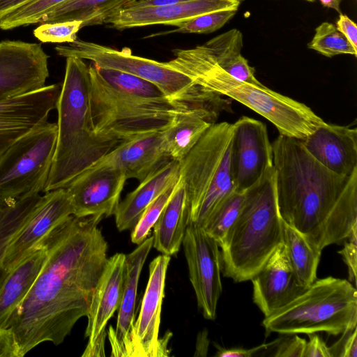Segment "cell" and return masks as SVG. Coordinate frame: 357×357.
<instances>
[{"label": "cell", "instance_id": "obj_1", "mask_svg": "<svg viewBox=\"0 0 357 357\" xmlns=\"http://www.w3.org/2000/svg\"><path fill=\"white\" fill-rule=\"evenodd\" d=\"M102 218L71 215L45 236L47 260L9 326L22 356L43 342L60 344L87 316L108 259Z\"/></svg>", "mask_w": 357, "mask_h": 357}, {"label": "cell", "instance_id": "obj_2", "mask_svg": "<svg viewBox=\"0 0 357 357\" xmlns=\"http://www.w3.org/2000/svg\"><path fill=\"white\" fill-rule=\"evenodd\" d=\"M272 148L283 221L321 252L345 241L357 228V169L349 177L331 172L294 137L280 134Z\"/></svg>", "mask_w": 357, "mask_h": 357}, {"label": "cell", "instance_id": "obj_3", "mask_svg": "<svg viewBox=\"0 0 357 357\" xmlns=\"http://www.w3.org/2000/svg\"><path fill=\"white\" fill-rule=\"evenodd\" d=\"M57 139L45 192L66 188L122 141L96 131L90 105V75L83 59L66 58L56 101Z\"/></svg>", "mask_w": 357, "mask_h": 357}, {"label": "cell", "instance_id": "obj_4", "mask_svg": "<svg viewBox=\"0 0 357 357\" xmlns=\"http://www.w3.org/2000/svg\"><path fill=\"white\" fill-rule=\"evenodd\" d=\"M174 58L164 62L188 76L204 89L233 98L271 121L280 135L304 139L326 122L309 107L269 89L239 81L217 63L205 44L174 51Z\"/></svg>", "mask_w": 357, "mask_h": 357}, {"label": "cell", "instance_id": "obj_5", "mask_svg": "<svg viewBox=\"0 0 357 357\" xmlns=\"http://www.w3.org/2000/svg\"><path fill=\"white\" fill-rule=\"evenodd\" d=\"M282 243L273 167L244 192L238 215L219 246L224 276L250 280Z\"/></svg>", "mask_w": 357, "mask_h": 357}, {"label": "cell", "instance_id": "obj_6", "mask_svg": "<svg viewBox=\"0 0 357 357\" xmlns=\"http://www.w3.org/2000/svg\"><path fill=\"white\" fill-rule=\"evenodd\" d=\"M233 132V123H213L179 162L190 222L200 227L235 192L231 170Z\"/></svg>", "mask_w": 357, "mask_h": 357}, {"label": "cell", "instance_id": "obj_7", "mask_svg": "<svg viewBox=\"0 0 357 357\" xmlns=\"http://www.w3.org/2000/svg\"><path fill=\"white\" fill-rule=\"evenodd\" d=\"M357 291L344 279H317L298 296L265 317L266 334L325 332L338 335L356 327Z\"/></svg>", "mask_w": 357, "mask_h": 357}, {"label": "cell", "instance_id": "obj_8", "mask_svg": "<svg viewBox=\"0 0 357 357\" xmlns=\"http://www.w3.org/2000/svg\"><path fill=\"white\" fill-rule=\"evenodd\" d=\"M89 69L91 112L98 133L123 141L162 131L177 113L195 111L182 100L149 99L121 92L98 75L93 63Z\"/></svg>", "mask_w": 357, "mask_h": 357}, {"label": "cell", "instance_id": "obj_9", "mask_svg": "<svg viewBox=\"0 0 357 357\" xmlns=\"http://www.w3.org/2000/svg\"><path fill=\"white\" fill-rule=\"evenodd\" d=\"M58 55L87 59L96 65L125 72L153 82L169 99L182 100L197 108L204 107L211 93L195 84L185 74L158 62L132 54L130 49L117 50L95 43L76 39L55 47Z\"/></svg>", "mask_w": 357, "mask_h": 357}, {"label": "cell", "instance_id": "obj_10", "mask_svg": "<svg viewBox=\"0 0 357 357\" xmlns=\"http://www.w3.org/2000/svg\"><path fill=\"white\" fill-rule=\"evenodd\" d=\"M57 124L48 121L17 139L0 157V199L44 192L54 155Z\"/></svg>", "mask_w": 357, "mask_h": 357}, {"label": "cell", "instance_id": "obj_11", "mask_svg": "<svg viewBox=\"0 0 357 357\" xmlns=\"http://www.w3.org/2000/svg\"><path fill=\"white\" fill-rule=\"evenodd\" d=\"M182 244L198 307L205 319L214 320L222 290L218 243L202 227L189 222Z\"/></svg>", "mask_w": 357, "mask_h": 357}, {"label": "cell", "instance_id": "obj_12", "mask_svg": "<svg viewBox=\"0 0 357 357\" xmlns=\"http://www.w3.org/2000/svg\"><path fill=\"white\" fill-rule=\"evenodd\" d=\"M233 124L231 175L235 191L244 192L273 168V148L261 121L243 116Z\"/></svg>", "mask_w": 357, "mask_h": 357}, {"label": "cell", "instance_id": "obj_13", "mask_svg": "<svg viewBox=\"0 0 357 357\" xmlns=\"http://www.w3.org/2000/svg\"><path fill=\"white\" fill-rule=\"evenodd\" d=\"M48 58L40 44L0 41V99L45 86L49 77Z\"/></svg>", "mask_w": 357, "mask_h": 357}, {"label": "cell", "instance_id": "obj_14", "mask_svg": "<svg viewBox=\"0 0 357 357\" xmlns=\"http://www.w3.org/2000/svg\"><path fill=\"white\" fill-rule=\"evenodd\" d=\"M126 180L124 173L116 167L91 165L66 187L71 197L73 215L103 218L114 215Z\"/></svg>", "mask_w": 357, "mask_h": 357}, {"label": "cell", "instance_id": "obj_15", "mask_svg": "<svg viewBox=\"0 0 357 357\" xmlns=\"http://www.w3.org/2000/svg\"><path fill=\"white\" fill-rule=\"evenodd\" d=\"M71 215H73V207L66 188L45 192L10 240L2 267L9 274L36 244Z\"/></svg>", "mask_w": 357, "mask_h": 357}, {"label": "cell", "instance_id": "obj_16", "mask_svg": "<svg viewBox=\"0 0 357 357\" xmlns=\"http://www.w3.org/2000/svg\"><path fill=\"white\" fill-rule=\"evenodd\" d=\"M61 84L0 99V157L20 137L47 121L56 108Z\"/></svg>", "mask_w": 357, "mask_h": 357}, {"label": "cell", "instance_id": "obj_17", "mask_svg": "<svg viewBox=\"0 0 357 357\" xmlns=\"http://www.w3.org/2000/svg\"><path fill=\"white\" fill-rule=\"evenodd\" d=\"M170 260V256L162 254L149 264V281L131 334L130 357L160 356V312Z\"/></svg>", "mask_w": 357, "mask_h": 357}, {"label": "cell", "instance_id": "obj_18", "mask_svg": "<svg viewBox=\"0 0 357 357\" xmlns=\"http://www.w3.org/2000/svg\"><path fill=\"white\" fill-rule=\"evenodd\" d=\"M250 280L253 302L264 317L287 305L307 288L298 281L283 243Z\"/></svg>", "mask_w": 357, "mask_h": 357}, {"label": "cell", "instance_id": "obj_19", "mask_svg": "<svg viewBox=\"0 0 357 357\" xmlns=\"http://www.w3.org/2000/svg\"><path fill=\"white\" fill-rule=\"evenodd\" d=\"M242 0H190L165 6L120 9L104 22L117 29L153 24L178 26L195 17L225 10H237Z\"/></svg>", "mask_w": 357, "mask_h": 357}, {"label": "cell", "instance_id": "obj_20", "mask_svg": "<svg viewBox=\"0 0 357 357\" xmlns=\"http://www.w3.org/2000/svg\"><path fill=\"white\" fill-rule=\"evenodd\" d=\"M171 160L162 131H157L122 141L96 163L116 167L127 179L135 178L141 183Z\"/></svg>", "mask_w": 357, "mask_h": 357}, {"label": "cell", "instance_id": "obj_21", "mask_svg": "<svg viewBox=\"0 0 357 357\" xmlns=\"http://www.w3.org/2000/svg\"><path fill=\"white\" fill-rule=\"evenodd\" d=\"M307 152L331 172L349 177L357 169V129L325 123L301 140Z\"/></svg>", "mask_w": 357, "mask_h": 357}, {"label": "cell", "instance_id": "obj_22", "mask_svg": "<svg viewBox=\"0 0 357 357\" xmlns=\"http://www.w3.org/2000/svg\"><path fill=\"white\" fill-rule=\"evenodd\" d=\"M153 247V236L146 238L132 252L126 255L123 296L116 326L108 330L112 356H131V334L135 321V303L139 276Z\"/></svg>", "mask_w": 357, "mask_h": 357}, {"label": "cell", "instance_id": "obj_23", "mask_svg": "<svg viewBox=\"0 0 357 357\" xmlns=\"http://www.w3.org/2000/svg\"><path fill=\"white\" fill-rule=\"evenodd\" d=\"M126 255L116 253L108 257L106 266L96 284L87 314L85 337L86 347L105 333V327L120 306L124 284Z\"/></svg>", "mask_w": 357, "mask_h": 357}, {"label": "cell", "instance_id": "obj_24", "mask_svg": "<svg viewBox=\"0 0 357 357\" xmlns=\"http://www.w3.org/2000/svg\"><path fill=\"white\" fill-rule=\"evenodd\" d=\"M45 237L9 273L0 290V327L9 328L15 310L30 291L47 258Z\"/></svg>", "mask_w": 357, "mask_h": 357}, {"label": "cell", "instance_id": "obj_25", "mask_svg": "<svg viewBox=\"0 0 357 357\" xmlns=\"http://www.w3.org/2000/svg\"><path fill=\"white\" fill-rule=\"evenodd\" d=\"M180 176V162L172 160L156 171L119 202L114 214L120 231L132 229L146 208Z\"/></svg>", "mask_w": 357, "mask_h": 357}, {"label": "cell", "instance_id": "obj_26", "mask_svg": "<svg viewBox=\"0 0 357 357\" xmlns=\"http://www.w3.org/2000/svg\"><path fill=\"white\" fill-rule=\"evenodd\" d=\"M190 222L185 189L180 178L153 227V247L162 254L177 253Z\"/></svg>", "mask_w": 357, "mask_h": 357}, {"label": "cell", "instance_id": "obj_27", "mask_svg": "<svg viewBox=\"0 0 357 357\" xmlns=\"http://www.w3.org/2000/svg\"><path fill=\"white\" fill-rule=\"evenodd\" d=\"M217 118L215 115L196 111L177 113L162 131L171 158L179 162L183 160Z\"/></svg>", "mask_w": 357, "mask_h": 357}, {"label": "cell", "instance_id": "obj_28", "mask_svg": "<svg viewBox=\"0 0 357 357\" xmlns=\"http://www.w3.org/2000/svg\"><path fill=\"white\" fill-rule=\"evenodd\" d=\"M204 44L218 65L231 77L243 82L262 85L255 76V69L241 54L243 35L239 30L232 29Z\"/></svg>", "mask_w": 357, "mask_h": 357}, {"label": "cell", "instance_id": "obj_29", "mask_svg": "<svg viewBox=\"0 0 357 357\" xmlns=\"http://www.w3.org/2000/svg\"><path fill=\"white\" fill-rule=\"evenodd\" d=\"M130 0H68L45 15L40 23L77 20L82 27L103 24Z\"/></svg>", "mask_w": 357, "mask_h": 357}, {"label": "cell", "instance_id": "obj_30", "mask_svg": "<svg viewBox=\"0 0 357 357\" xmlns=\"http://www.w3.org/2000/svg\"><path fill=\"white\" fill-rule=\"evenodd\" d=\"M283 243L291 266L301 284L307 287L317 280L321 252L283 221Z\"/></svg>", "mask_w": 357, "mask_h": 357}, {"label": "cell", "instance_id": "obj_31", "mask_svg": "<svg viewBox=\"0 0 357 357\" xmlns=\"http://www.w3.org/2000/svg\"><path fill=\"white\" fill-rule=\"evenodd\" d=\"M41 194L0 204V290L8 273L2 267L6 250L15 233L25 222Z\"/></svg>", "mask_w": 357, "mask_h": 357}, {"label": "cell", "instance_id": "obj_32", "mask_svg": "<svg viewBox=\"0 0 357 357\" xmlns=\"http://www.w3.org/2000/svg\"><path fill=\"white\" fill-rule=\"evenodd\" d=\"M93 64L98 75L107 84L121 92L149 99L169 98L151 82L125 72Z\"/></svg>", "mask_w": 357, "mask_h": 357}, {"label": "cell", "instance_id": "obj_33", "mask_svg": "<svg viewBox=\"0 0 357 357\" xmlns=\"http://www.w3.org/2000/svg\"><path fill=\"white\" fill-rule=\"evenodd\" d=\"M244 192H234L211 214L202 227L218 245L222 243L227 232L240 212Z\"/></svg>", "mask_w": 357, "mask_h": 357}, {"label": "cell", "instance_id": "obj_34", "mask_svg": "<svg viewBox=\"0 0 357 357\" xmlns=\"http://www.w3.org/2000/svg\"><path fill=\"white\" fill-rule=\"evenodd\" d=\"M307 47L327 57L339 54L357 56V51L347 38L330 22H323L316 28L314 36L307 44Z\"/></svg>", "mask_w": 357, "mask_h": 357}, {"label": "cell", "instance_id": "obj_35", "mask_svg": "<svg viewBox=\"0 0 357 357\" xmlns=\"http://www.w3.org/2000/svg\"><path fill=\"white\" fill-rule=\"evenodd\" d=\"M68 0H33L17 8L0 23V29L9 30L40 23L43 17Z\"/></svg>", "mask_w": 357, "mask_h": 357}, {"label": "cell", "instance_id": "obj_36", "mask_svg": "<svg viewBox=\"0 0 357 357\" xmlns=\"http://www.w3.org/2000/svg\"><path fill=\"white\" fill-rule=\"evenodd\" d=\"M236 10H225L205 13L190 19L177 26V29L152 34L147 37H153L162 34L180 33H208L223 26L236 14Z\"/></svg>", "mask_w": 357, "mask_h": 357}, {"label": "cell", "instance_id": "obj_37", "mask_svg": "<svg viewBox=\"0 0 357 357\" xmlns=\"http://www.w3.org/2000/svg\"><path fill=\"white\" fill-rule=\"evenodd\" d=\"M177 182L169 186L146 208L139 221L132 229L130 237L133 243L139 245L146 238L150 230L154 226L161 212L172 197Z\"/></svg>", "mask_w": 357, "mask_h": 357}, {"label": "cell", "instance_id": "obj_38", "mask_svg": "<svg viewBox=\"0 0 357 357\" xmlns=\"http://www.w3.org/2000/svg\"><path fill=\"white\" fill-rule=\"evenodd\" d=\"M82 28V22L77 20L43 22L33 30L34 36L42 43H73L77 33Z\"/></svg>", "mask_w": 357, "mask_h": 357}, {"label": "cell", "instance_id": "obj_39", "mask_svg": "<svg viewBox=\"0 0 357 357\" xmlns=\"http://www.w3.org/2000/svg\"><path fill=\"white\" fill-rule=\"evenodd\" d=\"M276 340L275 344V357H303L306 340L296 334L289 335Z\"/></svg>", "mask_w": 357, "mask_h": 357}, {"label": "cell", "instance_id": "obj_40", "mask_svg": "<svg viewBox=\"0 0 357 357\" xmlns=\"http://www.w3.org/2000/svg\"><path fill=\"white\" fill-rule=\"evenodd\" d=\"M340 339L328 347L331 357L357 356V328L347 331Z\"/></svg>", "mask_w": 357, "mask_h": 357}, {"label": "cell", "instance_id": "obj_41", "mask_svg": "<svg viewBox=\"0 0 357 357\" xmlns=\"http://www.w3.org/2000/svg\"><path fill=\"white\" fill-rule=\"evenodd\" d=\"M355 228L347 238L348 241H344L343 248L338 251L342 255L344 261L347 266L349 271V282L354 286L356 284V268H357V238Z\"/></svg>", "mask_w": 357, "mask_h": 357}, {"label": "cell", "instance_id": "obj_42", "mask_svg": "<svg viewBox=\"0 0 357 357\" xmlns=\"http://www.w3.org/2000/svg\"><path fill=\"white\" fill-rule=\"evenodd\" d=\"M0 357H22L15 335L10 328L0 327Z\"/></svg>", "mask_w": 357, "mask_h": 357}, {"label": "cell", "instance_id": "obj_43", "mask_svg": "<svg viewBox=\"0 0 357 357\" xmlns=\"http://www.w3.org/2000/svg\"><path fill=\"white\" fill-rule=\"evenodd\" d=\"M309 341L305 343L303 357H331L328 347L316 333L307 334Z\"/></svg>", "mask_w": 357, "mask_h": 357}, {"label": "cell", "instance_id": "obj_44", "mask_svg": "<svg viewBox=\"0 0 357 357\" xmlns=\"http://www.w3.org/2000/svg\"><path fill=\"white\" fill-rule=\"evenodd\" d=\"M275 342L276 340L267 344H262L252 349H244L241 347L225 349L218 347V351L215 356L219 357H251L261 350L273 347Z\"/></svg>", "mask_w": 357, "mask_h": 357}, {"label": "cell", "instance_id": "obj_45", "mask_svg": "<svg viewBox=\"0 0 357 357\" xmlns=\"http://www.w3.org/2000/svg\"><path fill=\"white\" fill-rule=\"evenodd\" d=\"M336 27L347 38L354 50L357 51V26L356 23L348 16L341 13L336 22Z\"/></svg>", "mask_w": 357, "mask_h": 357}, {"label": "cell", "instance_id": "obj_46", "mask_svg": "<svg viewBox=\"0 0 357 357\" xmlns=\"http://www.w3.org/2000/svg\"><path fill=\"white\" fill-rule=\"evenodd\" d=\"M187 1L190 0H130L125 4L122 9L165 6Z\"/></svg>", "mask_w": 357, "mask_h": 357}, {"label": "cell", "instance_id": "obj_47", "mask_svg": "<svg viewBox=\"0 0 357 357\" xmlns=\"http://www.w3.org/2000/svg\"><path fill=\"white\" fill-rule=\"evenodd\" d=\"M33 0H0V23L8 14Z\"/></svg>", "mask_w": 357, "mask_h": 357}, {"label": "cell", "instance_id": "obj_48", "mask_svg": "<svg viewBox=\"0 0 357 357\" xmlns=\"http://www.w3.org/2000/svg\"><path fill=\"white\" fill-rule=\"evenodd\" d=\"M207 331H202L197 336L195 356H206L208 347Z\"/></svg>", "mask_w": 357, "mask_h": 357}, {"label": "cell", "instance_id": "obj_49", "mask_svg": "<svg viewBox=\"0 0 357 357\" xmlns=\"http://www.w3.org/2000/svg\"><path fill=\"white\" fill-rule=\"evenodd\" d=\"M324 7L332 8L341 14L340 3L342 0H319Z\"/></svg>", "mask_w": 357, "mask_h": 357}, {"label": "cell", "instance_id": "obj_50", "mask_svg": "<svg viewBox=\"0 0 357 357\" xmlns=\"http://www.w3.org/2000/svg\"><path fill=\"white\" fill-rule=\"evenodd\" d=\"M306 1H311V2H312V1H314V0H306Z\"/></svg>", "mask_w": 357, "mask_h": 357}, {"label": "cell", "instance_id": "obj_51", "mask_svg": "<svg viewBox=\"0 0 357 357\" xmlns=\"http://www.w3.org/2000/svg\"><path fill=\"white\" fill-rule=\"evenodd\" d=\"M2 202H3V201H2V200H1V199H0V204H1Z\"/></svg>", "mask_w": 357, "mask_h": 357}]
</instances>
